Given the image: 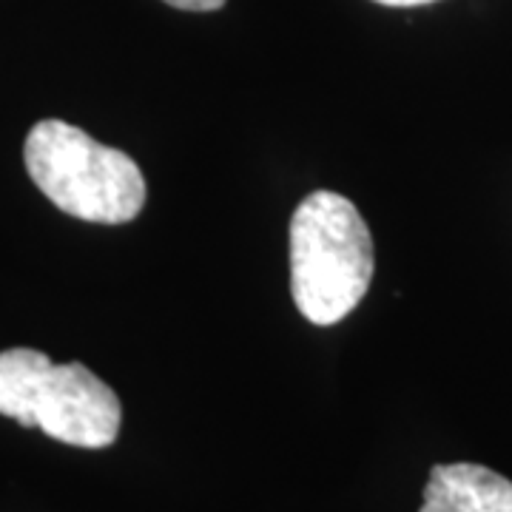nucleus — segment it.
Here are the masks:
<instances>
[{
	"label": "nucleus",
	"mask_w": 512,
	"mask_h": 512,
	"mask_svg": "<svg viewBox=\"0 0 512 512\" xmlns=\"http://www.w3.org/2000/svg\"><path fill=\"white\" fill-rule=\"evenodd\" d=\"M376 271L370 228L336 191H313L291 220V293L313 325H336L365 299Z\"/></svg>",
	"instance_id": "nucleus-1"
},
{
	"label": "nucleus",
	"mask_w": 512,
	"mask_h": 512,
	"mask_svg": "<svg viewBox=\"0 0 512 512\" xmlns=\"http://www.w3.org/2000/svg\"><path fill=\"white\" fill-rule=\"evenodd\" d=\"M23 160L32 183L77 220L123 225L146 205L140 165L63 120H40L26 137Z\"/></svg>",
	"instance_id": "nucleus-2"
},
{
	"label": "nucleus",
	"mask_w": 512,
	"mask_h": 512,
	"mask_svg": "<svg viewBox=\"0 0 512 512\" xmlns=\"http://www.w3.org/2000/svg\"><path fill=\"white\" fill-rule=\"evenodd\" d=\"M0 416L72 447L103 450L117 441L123 404L80 362L55 365L40 350L9 348L0 353Z\"/></svg>",
	"instance_id": "nucleus-3"
},
{
	"label": "nucleus",
	"mask_w": 512,
	"mask_h": 512,
	"mask_svg": "<svg viewBox=\"0 0 512 512\" xmlns=\"http://www.w3.org/2000/svg\"><path fill=\"white\" fill-rule=\"evenodd\" d=\"M419 512H512V481L481 464H439Z\"/></svg>",
	"instance_id": "nucleus-4"
},
{
	"label": "nucleus",
	"mask_w": 512,
	"mask_h": 512,
	"mask_svg": "<svg viewBox=\"0 0 512 512\" xmlns=\"http://www.w3.org/2000/svg\"><path fill=\"white\" fill-rule=\"evenodd\" d=\"M165 3L185 9V12H214V9L225 6V0H165Z\"/></svg>",
	"instance_id": "nucleus-5"
},
{
	"label": "nucleus",
	"mask_w": 512,
	"mask_h": 512,
	"mask_svg": "<svg viewBox=\"0 0 512 512\" xmlns=\"http://www.w3.org/2000/svg\"><path fill=\"white\" fill-rule=\"evenodd\" d=\"M382 6H421V3H436V0H376Z\"/></svg>",
	"instance_id": "nucleus-6"
}]
</instances>
